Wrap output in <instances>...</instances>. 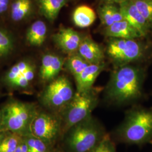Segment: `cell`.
Returning <instances> with one entry per match:
<instances>
[{
  "label": "cell",
  "mask_w": 152,
  "mask_h": 152,
  "mask_svg": "<svg viewBox=\"0 0 152 152\" xmlns=\"http://www.w3.org/2000/svg\"><path fill=\"white\" fill-rule=\"evenodd\" d=\"M59 122L53 116L41 113L33 118L31 130L35 137L44 142H50L54 140L59 130Z\"/></svg>",
  "instance_id": "ba28073f"
},
{
  "label": "cell",
  "mask_w": 152,
  "mask_h": 152,
  "mask_svg": "<svg viewBox=\"0 0 152 152\" xmlns=\"http://www.w3.org/2000/svg\"><path fill=\"white\" fill-rule=\"evenodd\" d=\"M96 18V14L92 8L84 5L78 6L72 15L74 24L80 28L90 27L95 21Z\"/></svg>",
  "instance_id": "ac0fdd59"
},
{
  "label": "cell",
  "mask_w": 152,
  "mask_h": 152,
  "mask_svg": "<svg viewBox=\"0 0 152 152\" xmlns=\"http://www.w3.org/2000/svg\"><path fill=\"white\" fill-rule=\"evenodd\" d=\"M2 110H0V126H1V125H2Z\"/></svg>",
  "instance_id": "1f68e13d"
},
{
  "label": "cell",
  "mask_w": 152,
  "mask_h": 152,
  "mask_svg": "<svg viewBox=\"0 0 152 152\" xmlns=\"http://www.w3.org/2000/svg\"><path fill=\"white\" fill-rule=\"evenodd\" d=\"M96 104V98L91 90L77 92L65 106V127L67 130L88 117Z\"/></svg>",
  "instance_id": "277c9868"
},
{
  "label": "cell",
  "mask_w": 152,
  "mask_h": 152,
  "mask_svg": "<svg viewBox=\"0 0 152 152\" xmlns=\"http://www.w3.org/2000/svg\"><path fill=\"white\" fill-rule=\"evenodd\" d=\"M47 31V26L43 21L38 20L33 23L26 32L28 43L33 46H41L46 38Z\"/></svg>",
  "instance_id": "e0dca14e"
},
{
  "label": "cell",
  "mask_w": 152,
  "mask_h": 152,
  "mask_svg": "<svg viewBox=\"0 0 152 152\" xmlns=\"http://www.w3.org/2000/svg\"><path fill=\"white\" fill-rule=\"evenodd\" d=\"M18 146V139L16 136H9L1 142L0 149H15Z\"/></svg>",
  "instance_id": "484cf974"
},
{
  "label": "cell",
  "mask_w": 152,
  "mask_h": 152,
  "mask_svg": "<svg viewBox=\"0 0 152 152\" xmlns=\"http://www.w3.org/2000/svg\"><path fill=\"white\" fill-rule=\"evenodd\" d=\"M32 111L31 105L18 101L9 103L2 110V125L15 132L24 130L27 126Z\"/></svg>",
  "instance_id": "52a82bcc"
},
{
  "label": "cell",
  "mask_w": 152,
  "mask_h": 152,
  "mask_svg": "<svg viewBox=\"0 0 152 152\" xmlns=\"http://www.w3.org/2000/svg\"><path fill=\"white\" fill-rule=\"evenodd\" d=\"M120 8L124 20L136 30L140 37L146 36L151 28L137 10L133 0H127L120 4Z\"/></svg>",
  "instance_id": "9c48e42d"
},
{
  "label": "cell",
  "mask_w": 152,
  "mask_h": 152,
  "mask_svg": "<svg viewBox=\"0 0 152 152\" xmlns=\"http://www.w3.org/2000/svg\"><path fill=\"white\" fill-rule=\"evenodd\" d=\"M29 152H46L45 142L38 138H29L26 142Z\"/></svg>",
  "instance_id": "d4e9b609"
},
{
  "label": "cell",
  "mask_w": 152,
  "mask_h": 152,
  "mask_svg": "<svg viewBox=\"0 0 152 152\" xmlns=\"http://www.w3.org/2000/svg\"><path fill=\"white\" fill-rule=\"evenodd\" d=\"M133 1L152 29V0H133Z\"/></svg>",
  "instance_id": "603a6c76"
},
{
  "label": "cell",
  "mask_w": 152,
  "mask_h": 152,
  "mask_svg": "<svg viewBox=\"0 0 152 152\" xmlns=\"http://www.w3.org/2000/svg\"><path fill=\"white\" fill-rule=\"evenodd\" d=\"M67 0H37L39 13L50 22H54Z\"/></svg>",
  "instance_id": "2e32d148"
},
{
  "label": "cell",
  "mask_w": 152,
  "mask_h": 152,
  "mask_svg": "<svg viewBox=\"0 0 152 152\" xmlns=\"http://www.w3.org/2000/svg\"><path fill=\"white\" fill-rule=\"evenodd\" d=\"M98 13L102 23L105 27L115 22L124 20L120 7H117L113 4L106 3L100 6L98 10Z\"/></svg>",
  "instance_id": "d6986e66"
},
{
  "label": "cell",
  "mask_w": 152,
  "mask_h": 152,
  "mask_svg": "<svg viewBox=\"0 0 152 152\" xmlns=\"http://www.w3.org/2000/svg\"><path fill=\"white\" fill-rule=\"evenodd\" d=\"M105 64L103 63L99 64H90L75 79L77 91L87 92L91 90L92 85L99 75L103 71Z\"/></svg>",
  "instance_id": "7c38bea8"
},
{
  "label": "cell",
  "mask_w": 152,
  "mask_h": 152,
  "mask_svg": "<svg viewBox=\"0 0 152 152\" xmlns=\"http://www.w3.org/2000/svg\"><path fill=\"white\" fill-rule=\"evenodd\" d=\"M104 1H105L107 3H108V4L116 3V4H120L127 0H104Z\"/></svg>",
  "instance_id": "83f0119b"
},
{
  "label": "cell",
  "mask_w": 152,
  "mask_h": 152,
  "mask_svg": "<svg viewBox=\"0 0 152 152\" xmlns=\"http://www.w3.org/2000/svg\"><path fill=\"white\" fill-rule=\"evenodd\" d=\"M33 65L34 63L28 60H21L16 63L6 73L4 77L5 81L10 85L12 82L24 76Z\"/></svg>",
  "instance_id": "ffe728a7"
},
{
  "label": "cell",
  "mask_w": 152,
  "mask_h": 152,
  "mask_svg": "<svg viewBox=\"0 0 152 152\" xmlns=\"http://www.w3.org/2000/svg\"><path fill=\"white\" fill-rule=\"evenodd\" d=\"M21 145V152H29L27 145L26 144H23L20 145Z\"/></svg>",
  "instance_id": "f1b7e54d"
},
{
  "label": "cell",
  "mask_w": 152,
  "mask_h": 152,
  "mask_svg": "<svg viewBox=\"0 0 152 152\" xmlns=\"http://www.w3.org/2000/svg\"><path fill=\"white\" fill-rule=\"evenodd\" d=\"M33 0H14L10 7V15L12 21L20 22L28 19L33 11Z\"/></svg>",
  "instance_id": "9a60e30c"
},
{
  "label": "cell",
  "mask_w": 152,
  "mask_h": 152,
  "mask_svg": "<svg viewBox=\"0 0 152 152\" xmlns=\"http://www.w3.org/2000/svg\"><path fill=\"white\" fill-rule=\"evenodd\" d=\"M10 0H0V15L6 13L10 9Z\"/></svg>",
  "instance_id": "4316f807"
},
{
  "label": "cell",
  "mask_w": 152,
  "mask_h": 152,
  "mask_svg": "<svg viewBox=\"0 0 152 152\" xmlns=\"http://www.w3.org/2000/svg\"><path fill=\"white\" fill-rule=\"evenodd\" d=\"M53 39L57 46L65 53L73 54L78 51L83 38L81 34L71 28H61Z\"/></svg>",
  "instance_id": "30bf717a"
},
{
  "label": "cell",
  "mask_w": 152,
  "mask_h": 152,
  "mask_svg": "<svg viewBox=\"0 0 152 152\" xmlns=\"http://www.w3.org/2000/svg\"><path fill=\"white\" fill-rule=\"evenodd\" d=\"M64 61L58 55L48 53L44 55L39 68V77L44 82L54 80L61 71Z\"/></svg>",
  "instance_id": "8fae6325"
},
{
  "label": "cell",
  "mask_w": 152,
  "mask_h": 152,
  "mask_svg": "<svg viewBox=\"0 0 152 152\" xmlns=\"http://www.w3.org/2000/svg\"><path fill=\"white\" fill-rule=\"evenodd\" d=\"M14 152H21V145H18L16 147Z\"/></svg>",
  "instance_id": "f546056e"
},
{
  "label": "cell",
  "mask_w": 152,
  "mask_h": 152,
  "mask_svg": "<svg viewBox=\"0 0 152 152\" xmlns=\"http://www.w3.org/2000/svg\"><path fill=\"white\" fill-rule=\"evenodd\" d=\"M104 34L110 38L136 39L141 37L136 30L125 20L115 22L105 28Z\"/></svg>",
  "instance_id": "5bb4252c"
},
{
  "label": "cell",
  "mask_w": 152,
  "mask_h": 152,
  "mask_svg": "<svg viewBox=\"0 0 152 152\" xmlns=\"http://www.w3.org/2000/svg\"><path fill=\"white\" fill-rule=\"evenodd\" d=\"M74 95L71 82L65 76H60L46 87L42 95V100L50 108H60L65 107Z\"/></svg>",
  "instance_id": "8992f818"
},
{
  "label": "cell",
  "mask_w": 152,
  "mask_h": 152,
  "mask_svg": "<svg viewBox=\"0 0 152 152\" xmlns=\"http://www.w3.org/2000/svg\"><path fill=\"white\" fill-rule=\"evenodd\" d=\"M15 48V39L11 33L0 27V59L11 54Z\"/></svg>",
  "instance_id": "44dd1931"
},
{
  "label": "cell",
  "mask_w": 152,
  "mask_h": 152,
  "mask_svg": "<svg viewBox=\"0 0 152 152\" xmlns=\"http://www.w3.org/2000/svg\"><path fill=\"white\" fill-rule=\"evenodd\" d=\"M90 64L78 54L72 55L66 60L65 65L76 79Z\"/></svg>",
  "instance_id": "7402d4cb"
},
{
  "label": "cell",
  "mask_w": 152,
  "mask_h": 152,
  "mask_svg": "<svg viewBox=\"0 0 152 152\" xmlns=\"http://www.w3.org/2000/svg\"><path fill=\"white\" fill-rule=\"evenodd\" d=\"M142 74L133 66H122L112 74L106 88L110 100L117 104L127 103L141 95Z\"/></svg>",
  "instance_id": "6da1fadb"
},
{
  "label": "cell",
  "mask_w": 152,
  "mask_h": 152,
  "mask_svg": "<svg viewBox=\"0 0 152 152\" xmlns=\"http://www.w3.org/2000/svg\"><path fill=\"white\" fill-rule=\"evenodd\" d=\"M120 138L126 142L140 144L152 138V111L136 109L126 115L118 129Z\"/></svg>",
  "instance_id": "7a4b0ae2"
},
{
  "label": "cell",
  "mask_w": 152,
  "mask_h": 152,
  "mask_svg": "<svg viewBox=\"0 0 152 152\" xmlns=\"http://www.w3.org/2000/svg\"><path fill=\"white\" fill-rule=\"evenodd\" d=\"M107 52L115 62L125 64L140 59L143 56L144 49L135 39L110 38Z\"/></svg>",
  "instance_id": "5b68a950"
},
{
  "label": "cell",
  "mask_w": 152,
  "mask_h": 152,
  "mask_svg": "<svg viewBox=\"0 0 152 152\" xmlns=\"http://www.w3.org/2000/svg\"><path fill=\"white\" fill-rule=\"evenodd\" d=\"M77 52L78 54L90 64L103 62L104 55L103 49L90 38H83Z\"/></svg>",
  "instance_id": "4fadbf2b"
},
{
  "label": "cell",
  "mask_w": 152,
  "mask_h": 152,
  "mask_svg": "<svg viewBox=\"0 0 152 152\" xmlns=\"http://www.w3.org/2000/svg\"><path fill=\"white\" fill-rule=\"evenodd\" d=\"M88 152H117L108 136H104L98 144Z\"/></svg>",
  "instance_id": "cb8c5ba5"
},
{
  "label": "cell",
  "mask_w": 152,
  "mask_h": 152,
  "mask_svg": "<svg viewBox=\"0 0 152 152\" xmlns=\"http://www.w3.org/2000/svg\"><path fill=\"white\" fill-rule=\"evenodd\" d=\"M70 129L68 142L73 152H89L104 136L100 126L91 115Z\"/></svg>",
  "instance_id": "3957f363"
},
{
  "label": "cell",
  "mask_w": 152,
  "mask_h": 152,
  "mask_svg": "<svg viewBox=\"0 0 152 152\" xmlns=\"http://www.w3.org/2000/svg\"><path fill=\"white\" fill-rule=\"evenodd\" d=\"M4 135L3 134H0V144L4 140Z\"/></svg>",
  "instance_id": "4dcf8cb0"
}]
</instances>
